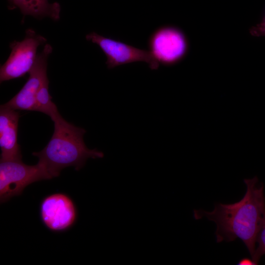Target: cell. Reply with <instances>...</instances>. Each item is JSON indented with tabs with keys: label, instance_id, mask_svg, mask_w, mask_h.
Instances as JSON below:
<instances>
[{
	"label": "cell",
	"instance_id": "cell-1",
	"mask_svg": "<svg viewBox=\"0 0 265 265\" xmlns=\"http://www.w3.org/2000/svg\"><path fill=\"white\" fill-rule=\"evenodd\" d=\"M246 186L243 197L234 203H218L212 212L194 211L196 219L206 217L216 226V242H230L238 238L251 257L256 247L257 236L265 223V196L262 183L257 177L244 179Z\"/></svg>",
	"mask_w": 265,
	"mask_h": 265
},
{
	"label": "cell",
	"instance_id": "cell-2",
	"mask_svg": "<svg viewBox=\"0 0 265 265\" xmlns=\"http://www.w3.org/2000/svg\"><path fill=\"white\" fill-rule=\"evenodd\" d=\"M54 123L53 135L46 146L32 155L46 168L52 178L58 177L64 168L74 167L81 169L89 158H103V152L88 148L83 140L85 130L66 121L59 114Z\"/></svg>",
	"mask_w": 265,
	"mask_h": 265
},
{
	"label": "cell",
	"instance_id": "cell-3",
	"mask_svg": "<svg viewBox=\"0 0 265 265\" xmlns=\"http://www.w3.org/2000/svg\"><path fill=\"white\" fill-rule=\"evenodd\" d=\"M51 179L46 168L39 162L29 165L22 160L0 161V203L21 195L24 189L33 183Z\"/></svg>",
	"mask_w": 265,
	"mask_h": 265
},
{
	"label": "cell",
	"instance_id": "cell-4",
	"mask_svg": "<svg viewBox=\"0 0 265 265\" xmlns=\"http://www.w3.org/2000/svg\"><path fill=\"white\" fill-rule=\"evenodd\" d=\"M47 39L32 28L26 30L24 39L10 43L11 51L5 63L0 66V83L24 77L32 68L38 47L46 44Z\"/></svg>",
	"mask_w": 265,
	"mask_h": 265
},
{
	"label": "cell",
	"instance_id": "cell-5",
	"mask_svg": "<svg viewBox=\"0 0 265 265\" xmlns=\"http://www.w3.org/2000/svg\"><path fill=\"white\" fill-rule=\"evenodd\" d=\"M149 51L162 65L169 66L182 60L188 50V42L179 28L169 25L156 29L148 39Z\"/></svg>",
	"mask_w": 265,
	"mask_h": 265
},
{
	"label": "cell",
	"instance_id": "cell-6",
	"mask_svg": "<svg viewBox=\"0 0 265 265\" xmlns=\"http://www.w3.org/2000/svg\"><path fill=\"white\" fill-rule=\"evenodd\" d=\"M88 41L97 44L106 57L108 69L138 61L147 63L152 70H156L159 63L149 51L136 48L120 41L91 32L85 36Z\"/></svg>",
	"mask_w": 265,
	"mask_h": 265
},
{
	"label": "cell",
	"instance_id": "cell-7",
	"mask_svg": "<svg viewBox=\"0 0 265 265\" xmlns=\"http://www.w3.org/2000/svg\"><path fill=\"white\" fill-rule=\"evenodd\" d=\"M53 48L46 44L42 51L37 55L35 62L29 72L28 78L19 92L11 100L2 105L13 110L37 111L36 96L47 75L48 59Z\"/></svg>",
	"mask_w": 265,
	"mask_h": 265
},
{
	"label": "cell",
	"instance_id": "cell-8",
	"mask_svg": "<svg viewBox=\"0 0 265 265\" xmlns=\"http://www.w3.org/2000/svg\"><path fill=\"white\" fill-rule=\"evenodd\" d=\"M41 220L50 230L65 231L75 223L77 218L76 207L67 195L56 193L45 197L40 204Z\"/></svg>",
	"mask_w": 265,
	"mask_h": 265
},
{
	"label": "cell",
	"instance_id": "cell-9",
	"mask_svg": "<svg viewBox=\"0 0 265 265\" xmlns=\"http://www.w3.org/2000/svg\"><path fill=\"white\" fill-rule=\"evenodd\" d=\"M19 118L16 110L0 106V161L22 160V155L18 143Z\"/></svg>",
	"mask_w": 265,
	"mask_h": 265
},
{
	"label": "cell",
	"instance_id": "cell-10",
	"mask_svg": "<svg viewBox=\"0 0 265 265\" xmlns=\"http://www.w3.org/2000/svg\"><path fill=\"white\" fill-rule=\"evenodd\" d=\"M18 7L24 15L38 19L48 17L57 21L60 19L61 6L59 3H50L48 0H13L12 8Z\"/></svg>",
	"mask_w": 265,
	"mask_h": 265
},
{
	"label": "cell",
	"instance_id": "cell-11",
	"mask_svg": "<svg viewBox=\"0 0 265 265\" xmlns=\"http://www.w3.org/2000/svg\"><path fill=\"white\" fill-rule=\"evenodd\" d=\"M49 80L48 77L44 80L37 94V111L41 112L50 117L53 120L59 114L55 104L52 102V97L49 91Z\"/></svg>",
	"mask_w": 265,
	"mask_h": 265
},
{
	"label": "cell",
	"instance_id": "cell-12",
	"mask_svg": "<svg viewBox=\"0 0 265 265\" xmlns=\"http://www.w3.org/2000/svg\"><path fill=\"white\" fill-rule=\"evenodd\" d=\"M265 254V223L260 231L256 239V247L251 258L254 265H257L261 257Z\"/></svg>",
	"mask_w": 265,
	"mask_h": 265
},
{
	"label": "cell",
	"instance_id": "cell-13",
	"mask_svg": "<svg viewBox=\"0 0 265 265\" xmlns=\"http://www.w3.org/2000/svg\"><path fill=\"white\" fill-rule=\"evenodd\" d=\"M251 32L255 36H265V17L261 23L251 29Z\"/></svg>",
	"mask_w": 265,
	"mask_h": 265
},
{
	"label": "cell",
	"instance_id": "cell-14",
	"mask_svg": "<svg viewBox=\"0 0 265 265\" xmlns=\"http://www.w3.org/2000/svg\"><path fill=\"white\" fill-rule=\"evenodd\" d=\"M238 265H254L252 259H249L248 258H243L241 259Z\"/></svg>",
	"mask_w": 265,
	"mask_h": 265
},
{
	"label": "cell",
	"instance_id": "cell-15",
	"mask_svg": "<svg viewBox=\"0 0 265 265\" xmlns=\"http://www.w3.org/2000/svg\"><path fill=\"white\" fill-rule=\"evenodd\" d=\"M9 3H10V7H12V3H13V0H8Z\"/></svg>",
	"mask_w": 265,
	"mask_h": 265
}]
</instances>
